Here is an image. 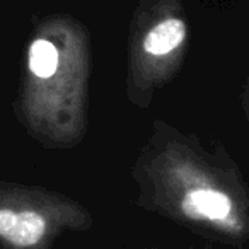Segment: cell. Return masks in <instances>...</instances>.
<instances>
[{
  "instance_id": "obj_1",
  "label": "cell",
  "mask_w": 249,
  "mask_h": 249,
  "mask_svg": "<svg viewBox=\"0 0 249 249\" xmlns=\"http://www.w3.org/2000/svg\"><path fill=\"white\" fill-rule=\"evenodd\" d=\"M188 217L210 222H224L232 213V200L227 193L213 188H195L188 191L181 203Z\"/></svg>"
},
{
  "instance_id": "obj_2",
  "label": "cell",
  "mask_w": 249,
  "mask_h": 249,
  "mask_svg": "<svg viewBox=\"0 0 249 249\" xmlns=\"http://www.w3.org/2000/svg\"><path fill=\"white\" fill-rule=\"evenodd\" d=\"M184 38H186V24L181 19L171 18L159 22L147 33L143 48L154 56H164L179 48Z\"/></svg>"
},
{
  "instance_id": "obj_3",
  "label": "cell",
  "mask_w": 249,
  "mask_h": 249,
  "mask_svg": "<svg viewBox=\"0 0 249 249\" xmlns=\"http://www.w3.org/2000/svg\"><path fill=\"white\" fill-rule=\"evenodd\" d=\"M29 72L38 79H50L58 69V50L48 39H35L28 55Z\"/></svg>"
}]
</instances>
